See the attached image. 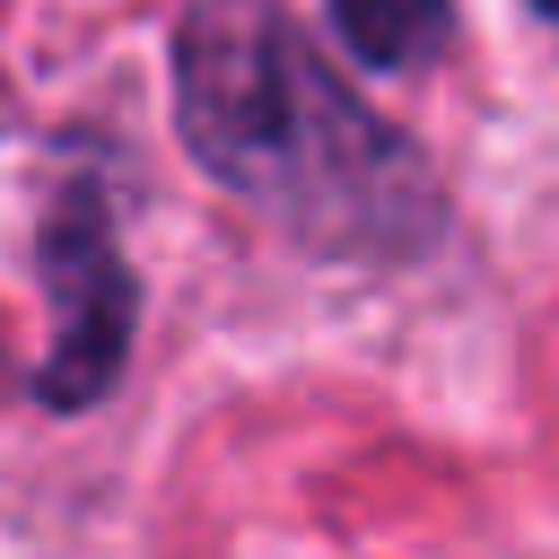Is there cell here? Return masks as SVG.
Segmentation results:
<instances>
[{
    "label": "cell",
    "instance_id": "6da1fadb",
    "mask_svg": "<svg viewBox=\"0 0 559 559\" xmlns=\"http://www.w3.org/2000/svg\"><path fill=\"white\" fill-rule=\"evenodd\" d=\"M175 122L192 157L314 253H411L437 183L271 0H201L175 35Z\"/></svg>",
    "mask_w": 559,
    "mask_h": 559
},
{
    "label": "cell",
    "instance_id": "3957f363",
    "mask_svg": "<svg viewBox=\"0 0 559 559\" xmlns=\"http://www.w3.org/2000/svg\"><path fill=\"white\" fill-rule=\"evenodd\" d=\"M332 26L349 35V52H367L376 70H419L445 52L454 0H332Z\"/></svg>",
    "mask_w": 559,
    "mask_h": 559
},
{
    "label": "cell",
    "instance_id": "7a4b0ae2",
    "mask_svg": "<svg viewBox=\"0 0 559 559\" xmlns=\"http://www.w3.org/2000/svg\"><path fill=\"white\" fill-rule=\"evenodd\" d=\"M44 271H52V358H44V402H96L122 367L131 341V271L114 253V227L70 201L44 227Z\"/></svg>",
    "mask_w": 559,
    "mask_h": 559
},
{
    "label": "cell",
    "instance_id": "277c9868",
    "mask_svg": "<svg viewBox=\"0 0 559 559\" xmlns=\"http://www.w3.org/2000/svg\"><path fill=\"white\" fill-rule=\"evenodd\" d=\"M533 9H542V17H550V26H559V0H533Z\"/></svg>",
    "mask_w": 559,
    "mask_h": 559
}]
</instances>
